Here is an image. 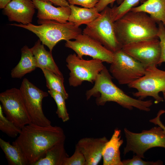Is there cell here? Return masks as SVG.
<instances>
[{"label":"cell","mask_w":165,"mask_h":165,"mask_svg":"<svg viewBox=\"0 0 165 165\" xmlns=\"http://www.w3.org/2000/svg\"><path fill=\"white\" fill-rule=\"evenodd\" d=\"M65 138L60 127L51 125L44 127L31 123L21 129L13 143L20 147L29 165H33L48 149L65 142Z\"/></svg>","instance_id":"cell-1"},{"label":"cell","mask_w":165,"mask_h":165,"mask_svg":"<svg viewBox=\"0 0 165 165\" xmlns=\"http://www.w3.org/2000/svg\"><path fill=\"white\" fill-rule=\"evenodd\" d=\"M112 78L105 66L97 76L94 86L86 91V99L92 96L97 97L99 94L96 100L98 105H104L108 102L112 101L130 110L135 108L145 112L150 111L152 100L144 101L128 96L113 83Z\"/></svg>","instance_id":"cell-2"},{"label":"cell","mask_w":165,"mask_h":165,"mask_svg":"<svg viewBox=\"0 0 165 165\" xmlns=\"http://www.w3.org/2000/svg\"><path fill=\"white\" fill-rule=\"evenodd\" d=\"M157 23L145 13L130 11L114 22L116 38L122 47L134 42L159 38Z\"/></svg>","instance_id":"cell-3"},{"label":"cell","mask_w":165,"mask_h":165,"mask_svg":"<svg viewBox=\"0 0 165 165\" xmlns=\"http://www.w3.org/2000/svg\"><path fill=\"white\" fill-rule=\"evenodd\" d=\"M39 25L29 24L27 25L13 24L10 25L27 29L35 34L42 43L52 51L59 41L75 39L82 33L79 27L69 21L62 23L54 20H38Z\"/></svg>","instance_id":"cell-4"},{"label":"cell","mask_w":165,"mask_h":165,"mask_svg":"<svg viewBox=\"0 0 165 165\" xmlns=\"http://www.w3.org/2000/svg\"><path fill=\"white\" fill-rule=\"evenodd\" d=\"M100 13L97 18L86 25L82 33L97 41L114 53L121 49L122 46L116 36L110 8L108 6Z\"/></svg>","instance_id":"cell-5"},{"label":"cell","mask_w":165,"mask_h":165,"mask_svg":"<svg viewBox=\"0 0 165 165\" xmlns=\"http://www.w3.org/2000/svg\"><path fill=\"white\" fill-rule=\"evenodd\" d=\"M126 145L124 148L123 154L132 152L142 158L144 154L151 148L159 147L165 148V134L162 128L158 126L149 130L135 133L124 128Z\"/></svg>","instance_id":"cell-6"},{"label":"cell","mask_w":165,"mask_h":165,"mask_svg":"<svg viewBox=\"0 0 165 165\" xmlns=\"http://www.w3.org/2000/svg\"><path fill=\"white\" fill-rule=\"evenodd\" d=\"M128 86L137 90L133 95L138 99L143 100L150 96L154 99L156 103L163 102L164 99L159 93L165 91V71L158 68L156 65L147 67L144 75Z\"/></svg>","instance_id":"cell-7"},{"label":"cell","mask_w":165,"mask_h":165,"mask_svg":"<svg viewBox=\"0 0 165 165\" xmlns=\"http://www.w3.org/2000/svg\"><path fill=\"white\" fill-rule=\"evenodd\" d=\"M109 72L121 85H129L145 74L146 67L122 49L114 53Z\"/></svg>","instance_id":"cell-8"},{"label":"cell","mask_w":165,"mask_h":165,"mask_svg":"<svg viewBox=\"0 0 165 165\" xmlns=\"http://www.w3.org/2000/svg\"><path fill=\"white\" fill-rule=\"evenodd\" d=\"M66 61L70 71L69 83L74 87L80 86L84 81L93 83L105 66L100 60H85L75 53L69 55Z\"/></svg>","instance_id":"cell-9"},{"label":"cell","mask_w":165,"mask_h":165,"mask_svg":"<svg viewBox=\"0 0 165 165\" xmlns=\"http://www.w3.org/2000/svg\"><path fill=\"white\" fill-rule=\"evenodd\" d=\"M20 90L31 123L44 127L51 125L42 107V100L48 96V93L39 89L26 78L23 79Z\"/></svg>","instance_id":"cell-10"},{"label":"cell","mask_w":165,"mask_h":165,"mask_svg":"<svg viewBox=\"0 0 165 165\" xmlns=\"http://www.w3.org/2000/svg\"><path fill=\"white\" fill-rule=\"evenodd\" d=\"M0 101L6 117L21 129L31 123L20 89L13 88L0 94Z\"/></svg>","instance_id":"cell-11"},{"label":"cell","mask_w":165,"mask_h":165,"mask_svg":"<svg viewBox=\"0 0 165 165\" xmlns=\"http://www.w3.org/2000/svg\"><path fill=\"white\" fill-rule=\"evenodd\" d=\"M75 39L73 41H66L65 46L74 51L80 58H82L84 56H88L93 59H99L108 63L112 62L114 53L97 41L82 33Z\"/></svg>","instance_id":"cell-12"},{"label":"cell","mask_w":165,"mask_h":165,"mask_svg":"<svg viewBox=\"0 0 165 165\" xmlns=\"http://www.w3.org/2000/svg\"><path fill=\"white\" fill-rule=\"evenodd\" d=\"M121 49L145 67L158 65L161 54L159 38L132 42L123 46Z\"/></svg>","instance_id":"cell-13"},{"label":"cell","mask_w":165,"mask_h":165,"mask_svg":"<svg viewBox=\"0 0 165 165\" xmlns=\"http://www.w3.org/2000/svg\"><path fill=\"white\" fill-rule=\"evenodd\" d=\"M35 9L32 0H12L3 9V12L9 21L27 25L32 22Z\"/></svg>","instance_id":"cell-14"},{"label":"cell","mask_w":165,"mask_h":165,"mask_svg":"<svg viewBox=\"0 0 165 165\" xmlns=\"http://www.w3.org/2000/svg\"><path fill=\"white\" fill-rule=\"evenodd\" d=\"M108 141L105 137L84 138L76 145L84 155L86 165H97L102 158L103 148Z\"/></svg>","instance_id":"cell-15"},{"label":"cell","mask_w":165,"mask_h":165,"mask_svg":"<svg viewBox=\"0 0 165 165\" xmlns=\"http://www.w3.org/2000/svg\"><path fill=\"white\" fill-rule=\"evenodd\" d=\"M32 1L37 9V17L38 20H54L62 23L68 22L71 12L70 6L56 7L51 3Z\"/></svg>","instance_id":"cell-16"},{"label":"cell","mask_w":165,"mask_h":165,"mask_svg":"<svg viewBox=\"0 0 165 165\" xmlns=\"http://www.w3.org/2000/svg\"><path fill=\"white\" fill-rule=\"evenodd\" d=\"M121 133L120 130L115 129L111 139L105 145L102 152L103 165H123L120 148L123 141Z\"/></svg>","instance_id":"cell-17"},{"label":"cell","mask_w":165,"mask_h":165,"mask_svg":"<svg viewBox=\"0 0 165 165\" xmlns=\"http://www.w3.org/2000/svg\"><path fill=\"white\" fill-rule=\"evenodd\" d=\"M38 39L31 49L34 57L36 68L49 70L57 76L64 78L54 61L52 51H47Z\"/></svg>","instance_id":"cell-18"},{"label":"cell","mask_w":165,"mask_h":165,"mask_svg":"<svg viewBox=\"0 0 165 165\" xmlns=\"http://www.w3.org/2000/svg\"><path fill=\"white\" fill-rule=\"evenodd\" d=\"M21 57L17 64L11 70V76L13 78H21L37 68L34 57L31 48L24 46L21 50Z\"/></svg>","instance_id":"cell-19"},{"label":"cell","mask_w":165,"mask_h":165,"mask_svg":"<svg viewBox=\"0 0 165 165\" xmlns=\"http://www.w3.org/2000/svg\"><path fill=\"white\" fill-rule=\"evenodd\" d=\"M130 11L145 13L157 23L161 22L165 26V0H147Z\"/></svg>","instance_id":"cell-20"},{"label":"cell","mask_w":165,"mask_h":165,"mask_svg":"<svg viewBox=\"0 0 165 165\" xmlns=\"http://www.w3.org/2000/svg\"><path fill=\"white\" fill-rule=\"evenodd\" d=\"M64 143L57 144L49 148L33 165H63L65 159L69 157Z\"/></svg>","instance_id":"cell-21"},{"label":"cell","mask_w":165,"mask_h":165,"mask_svg":"<svg viewBox=\"0 0 165 165\" xmlns=\"http://www.w3.org/2000/svg\"><path fill=\"white\" fill-rule=\"evenodd\" d=\"M71 9L68 21L79 27L81 25H86L90 23L100 15L96 8H81L75 5H70Z\"/></svg>","instance_id":"cell-22"},{"label":"cell","mask_w":165,"mask_h":165,"mask_svg":"<svg viewBox=\"0 0 165 165\" xmlns=\"http://www.w3.org/2000/svg\"><path fill=\"white\" fill-rule=\"evenodd\" d=\"M0 146L10 165H28L29 163L22 151L17 145L0 138Z\"/></svg>","instance_id":"cell-23"},{"label":"cell","mask_w":165,"mask_h":165,"mask_svg":"<svg viewBox=\"0 0 165 165\" xmlns=\"http://www.w3.org/2000/svg\"><path fill=\"white\" fill-rule=\"evenodd\" d=\"M46 79V86L49 90H52L61 94L65 100L68 97L64 85V78L61 77L53 72L45 69H41Z\"/></svg>","instance_id":"cell-24"},{"label":"cell","mask_w":165,"mask_h":165,"mask_svg":"<svg viewBox=\"0 0 165 165\" xmlns=\"http://www.w3.org/2000/svg\"><path fill=\"white\" fill-rule=\"evenodd\" d=\"M147 0H124L118 6L110 8L111 16L113 21L119 20L141 1L143 2Z\"/></svg>","instance_id":"cell-25"},{"label":"cell","mask_w":165,"mask_h":165,"mask_svg":"<svg viewBox=\"0 0 165 165\" xmlns=\"http://www.w3.org/2000/svg\"><path fill=\"white\" fill-rule=\"evenodd\" d=\"M1 105H0V130L10 137L15 138L18 136L21 129L5 116Z\"/></svg>","instance_id":"cell-26"},{"label":"cell","mask_w":165,"mask_h":165,"mask_svg":"<svg viewBox=\"0 0 165 165\" xmlns=\"http://www.w3.org/2000/svg\"><path fill=\"white\" fill-rule=\"evenodd\" d=\"M48 93L57 104V109L56 113L58 117L64 122L68 121L69 117L66 106L65 99L61 94L54 91L49 90Z\"/></svg>","instance_id":"cell-27"},{"label":"cell","mask_w":165,"mask_h":165,"mask_svg":"<svg viewBox=\"0 0 165 165\" xmlns=\"http://www.w3.org/2000/svg\"><path fill=\"white\" fill-rule=\"evenodd\" d=\"M63 165H86L85 156L76 145L73 154L65 159Z\"/></svg>","instance_id":"cell-28"},{"label":"cell","mask_w":165,"mask_h":165,"mask_svg":"<svg viewBox=\"0 0 165 165\" xmlns=\"http://www.w3.org/2000/svg\"><path fill=\"white\" fill-rule=\"evenodd\" d=\"M158 37L160 40L161 54L158 65L160 66L165 62V26L163 23H158Z\"/></svg>","instance_id":"cell-29"},{"label":"cell","mask_w":165,"mask_h":165,"mask_svg":"<svg viewBox=\"0 0 165 165\" xmlns=\"http://www.w3.org/2000/svg\"><path fill=\"white\" fill-rule=\"evenodd\" d=\"M123 165H161L163 164L162 161L159 160L156 161H145L140 156L134 155L131 159L122 161Z\"/></svg>","instance_id":"cell-30"},{"label":"cell","mask_w":165,"mask_h":165,"mask_svg":"<svg viewBox=\"0 0 165 165\" xmlns=\"http://www.w3.org/2000/svg\"><path fill=\"white\" fill-rule=\"evenodd\" d=\"M70 5H78L85 8L94 7L100 0H68Z\"/></svg>","instance_id":"cell-31"},{"label":"cell","mask_w":165,"mask_h":165,"mask_svg":"<svg viewBox=\"0 0 165 165\" xmlns=\"http://www.w3.org/2000/svg\"><path fill=\"white\" fill-rule=\"evenodd\" d=\"M164 113H165L164 110H160L156 116L150 119L149 121L161 127L163 130V133L165 134V126L163 124L160 119L161 116Z\"/></svg>","instance_id":"cell-32"},{"label":"cell","mask_w":165,"mask_h":165,"mask_svg":"<svg viewBox=\"0 0 165 165\" xmlns=\"http://www.w3.org/2000/svg\"><path fill=\"white\" fill-rule=\"evenodd\" d=\"M119 0H100L95 6L97 11L100 13L108 6L113 3L116 1Z\"/></svg>","instance_id":"cell-33"},{"label":"cell","mask_w":165,"mask_h":165,"mask_svg":"<svg viewBox=\"0 0 165 165\" xmlns=\"http://www.w3.org/2000/svg\"><path fill=\"white\" fill-rule=\"evenodd\" d=\"M40 1L50 2L59 6L68 7L70 4L67 0H39Z\"/></svg>","instance_id":"cell-34"},{"label":"cell","mask_w":165,"mask_h":165,"mask_svg":"<svg viewBox=\"0 0 165 165\" xmlns=\"http://www.w3.org/2000/svg\"><path fill=\"white\" fill-rule=\"evenodd\" d=\"M12 0H0V8L4 9Z\"/></svg>","instance_id":"cell-35"},{"label":"cell","mask_w":165,"mask_h":165,"mask_svg":"<svg viewBox=\"0 0 165 165\" xmlns=\"http://www.w3.org/2000/svg\"><path fill=\"white\" fill-rule=\"evenodd\" d=\"M162 93L163 95V99L165 100V91L163 92Z\"/></svg>","instance_id":"cell-36"},{"label":"cell","mask_w":165,"mask_h":165,"mask_svg":"<svg viewBox=\"0 0 165 165\" xmlns=\"http://www.w3.org/2000/svg\"></svg>","instance_id":"cell-37"}]
</instances>
